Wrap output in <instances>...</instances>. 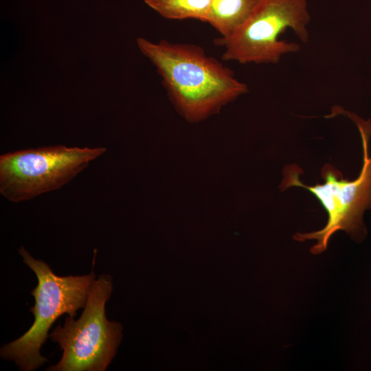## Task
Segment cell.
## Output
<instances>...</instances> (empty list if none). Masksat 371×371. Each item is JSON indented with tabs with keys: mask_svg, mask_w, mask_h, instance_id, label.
I'll use <instances>...</instances> for the list:
<instances>
[{
	"mask_svg": "<svg viewBox=\"0 0 371 371\" xmlns=\"http://www.w3.org/2000/svg\"><path fill=\"white\" fill-rule=\"evenodd\" d=\"M140 51L156 67L161 83L177 112L190 122L217 114L223 106L247 93V84L201 46L153 43L139 37Z\"/></svg>",
	"mask_w": 371,
	"mask_h": 371,
	"instance_id": "cell-1",
	"label": "cell"
},
{
	"mask_svg": "<svg viewBox=\"0 0 371 371\" xmlns=\"http://www.w3.org/2000/svg\"><path fill=\"white\" fill-rule=\"evenodd\" d=\"M359 128L363 151V166L359 177L352 181L343 179L341 173L330 164L322 169V184L308 186L300 179L302 169L295 164L288 165L283 172L280 184L283 190L290 187H301L312 193L320 202L328 214L324 227L313 232L294 236L295 240L304 241L317 240L311 252L321 254L328 247L330 237L336 232L344 230L350 235H357L365 231L363 214L371 208V157L369 154V140L371 136V122L349 113Z\"/></svg>",
	"mask_w": 371,
	"mask_h": 371,
	"instance_id": "cell-2",
	"label": "cell"
},
{
	"mask_svg": "<svg viewBox=\"0 0 371 371\" xmlns=\"http://www.w3.org/2000/svg\"><path fill=\"white\" fill-rule=\"evenodd\" d=\"M96 252L95 249L89 274L59 276L47 263L34 258L23 247L19 249L23 262L35 273L38 280L37 286L31 292L35 304L30 308L34 322L22 336L1 348V357L14 361L23 371L34 370L48 361L41 355L40 349L56 319L65 313L74 317L78 309L85 307L95 280L93 269Z\"/></svg>",
	"mask_w": 371,
	"mask_h": 371,
	"instance_id": "cell-3",
	"label": "cell"
},
{
	"mask_svg": "<svg viewBox=\"0 0 371 371\" xmlns=\"http://www.w3.org/2000/svg\"><path fill=\"white\" fill-rule=\"evenodd\" d=\"M310 21L307 0H262L232 36L218 37L214 43L224 48L221 58L225 61L277 64L284 55L300 49L297 43L280 40V35L290 28L306 43Z\"/></svg>",
	"mask_w": 371,
	"mask_h": 371,
	"instance_id": "cell-4",
	"label": "cell"
},
{
	"mask_svg": "<svg viewBox=\"0 0 371 371\" xmlns=\"http://www.w3.org/2000/svg\"><path fill=\"white\" fill-rule=\"evenodd\" d=\"M113 289L109 275L95 280L89 291L84 311L78 320L66 317L51 333L63 355L49 371H104L113 359L122 339V326L110 322L105 315V304Z\"/></svg>",
	"mask_w": 371,
	"mask_h": 371,
	"instance_id": "cell-5",
	"label": "cell"
},
{
	"mask_svg": "<svg viewBox=\"0 0 371 371\" xmlns=\"http://www.w3.org/2000/svg\"><path fill=\"white\" fill-rule=\"evenodd\" d=\"M106 150L57 145L4 153L0 156V193L20 203L59 190Z\"/></svg>",
	"mask_w": 371,
	"mask_h": 371,
	"instance_id": "cell-6",
	"label": "cell"
},
{
	"mask_svg": "<svg viewBox=\"0 0 371 371\" xmlns=\"http://www.w3.org/2000/svg\"><path fill=\"white\" fill-rule=\"evenodd\" d=\"M262 0H211L205 23L221 38L232 36L253 14Z\"/></svg>",
	"mask_w": 371,
	"mask_h": 371,
	"instance_id": "cell-7",
	"label": "cell"
},
{
	"mask_svg": "<svg viewBox=\"0 0 371 371\" xmlns=\"http://www.w3.org/2000/svg\"><path fill=\"white\" fill-rule=\"evenodd\" d=\"M145 3L167 19L205 22L211 0H145Z\"/></svg>",
	"mask_w": 371,
	"mask_h": 371,
	"instance_id": "cell-8",
	"label": "cell"
}]
</instances>
